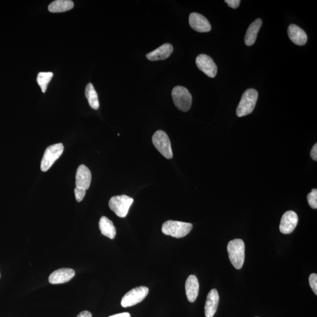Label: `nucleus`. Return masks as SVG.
<instances>
[{
  "label": "nucleus",
  "mask_w": 317,
  "mask_h": 317,
  "mask_svg": "<svg viewBox=\"0 0 317 317\" xmlns=\"http://www.w3.org/2000/svg\"><path fill=\"white\" fill-rule=\"evenodd\" d=\"M227 252L231 264L235 269H241L245 258V244L241 239H234L228 243Z\"/></svg>",
  "instance_id": "f257e3e1"
},
{
  "label": "nucleus",
  "mask_w": 317,
  "mask_h": 317,
  "mask_svg": "<svg viewBox=\"0 0 317 317\" xmlns=\"http://www.w3.org/2000/svg\"><path fill=\"white\" fill-rule=\"evenodd\" d=\"M259 97L258 92L255 89H248L242 95L238 104L236 114L238 117H243L249 115L253 111Z\"/></svg>",
  "instance_id": "f03ea898"
},
{
  "label": "nucleus",
  "mask_w": 317,
  "mask_h": 317,
  "mask_svg": "<svg viewBox=\"0 0 317 317\" xmlns=\"http://www.w3.org/2000/svg\"><path fill=\"white\" fill-rule=\"evenodd\" d=\"M192 228L193 225L189 223L168 220L163 224L162 231L163 234L167 236L179 238L187 236Z\"/></svg>",
  "instance_id": "7ed1b4c3"
},
{
  "label": "nucleus",
  "mask_w": 317,
  "mask_h": 317,
  "mask_svg": "<svg viewBox=\"0 0 317 317\" xmlns=\"http://www.w3.org/2000/svg\"><path fill=\"white\" fill-rule=\"evenodd\" d=\"M172 97L174 105L181 111L187 112L191 109L192 97L187 88L181 86L174 87L172 91Z\"/></svg>",
  "instance_id": "20e7f679"
},
{
  "label": "nucleus",
  "mask_w": 317,
  "mask_h": 317,
  "mask_svg": "<svg viewBox=\"0 0 317 317\" xmlns=\"http://www.w3.org/2000/svg\"><path fill=\"white\" fill-rule=\"evenodd\" d=\"M133 202L134 199L128 196H115L110 199L109 207L117 216L123 218L127 216Z\"/></svg>",
  "instance_id": "39448f33"
},
{
  "label": "nucleus",
  "mask_w": 317,
  "mask_h": 317,
  "mask_svg": "<svg viewBox=\"0 0 317 317\" xmlns=\"http://www.w3.org/2000/svg\"><path fill=\"white\" fill-rule=\"evenodd\" d=\"M152 142L155 148L166 159H172L173 152L168 135L165 132L159 130L152 137Z\"/></svg>",
  "instance_id": "423d86ee"
},
{
  "label": "nucleus",
  "mask_w": 317,
  "mask_h": 317,
  "mask_svg": "<svg viewBox=\"0 0 317 317\" xmlns=\"http://www.w3.org/2000/svg\"><path fill=\"white\" fill-rule=\"evenodd\" d=\"M64 150L62 144H56L49 146L44 152L41 162V170L42 172H47L56 160L61 156Z\"/></svg>",
  "instance_id": "0eeeda50"
},
{
  "label": "nucleus",
  "mask_w": 317,
  "mask_h": 317,
  "mask_svg": "<svg viewBox=\"0 0 317 317\" xmlns=\"http://www.w3.org/2000/svg\"><path fill=\"white\" fill-rule=\"evenodd\" d=\"M149 293V288L140 286L134 288L124 295L121 301V305L124 308L132 307L140 303Z\"/></svg>",
  "instance_id": "6e6552de"
},
{
  "label": "nucleus",
  "mask_w": 317,
  "mask_h": 317,
  "mask_svg": "<svg viewBox=\"0 0 317 317\" xmlns=\"http://www.w3.org/2000/svg\"><path fill=\"white\" fill-rule=\"evenodd\" d=\"M196 64L199 70L210 78H215L217 73L216 64L211 56L201 54L196 59Z\"/></svg>",
  "instance_id": "1a4fd4ad"
},
{
  "label": "nucleus",
  "mask_w": 317,
  "mask_h": 317,
  "mask_svg": "<svg viewBox=\"0 0 317 317\" xmlns=\"http://www.w3.org/2000/svg\"><path fill=\"white\" fill-rule=\"evenodd\" d=\"M188 22L191 28L199 33H208L212 29L211 25L208 20L201 14L191 13Z\"/></svg>",
  "instance_id": "9d476101"
},
{
  "label": "nucleus",
  "mask_w": 317,
  "mask_h": 317,
  "mask_svg": "<svg viewBox=\"0 0 317 317\" xmlns=\"http://www.w3.org/2000/svg\"><path fill=\"white\" fill-rule=\"evenodd\" d=\"M298 221V217L296 213L291 211L285 213L281 219V233L288 234L293 232L297 225Z\"/></svg>",
  "instance_id": "9b49d317"
},
{
  "label": "nucleus",
  "mask_w": 317,
  "mask_h": 317,
  "mask_svg": "<svg viewBox=\"0 0 317 317\" xmlns=\"http://www.w3.org/2000/svg\"><path fill=\"white\" fill-rule=\"evenodd\" d=\"M75 271L69 268H64L54 271L49 276V282L52 284H63L69 282L75 276Z\"/></svg>",
  "instance_id": "f8f14e48"
},
{
  "label": "nucleus",
  "mask_w": 317,
  "mask_h": 317,
  "mask_svg": "<svg viewBox=\"0 0 317 317\" xmlns=\"http://www.w3.org/2000/svg\"><path fill=\"white\" fill-rule=\"evenodd\" d=\"M92 179L91 172L86 166L81 165L77 171L76 184L77 187L88 189Z\"/></svg>",
  "instance_id": "ddd939ff"
},
{
  "label": "nucleus",
  "mask_w": 317,
  "mask_h": 317,
  "mask_svg": "<svg viewBox=\"0 0 317 317\" xmlns=\"http://www.w3.org/2000/svg\"><path fill=\"white\" fill-rule=\"evenodd\" d=\"M288 34L290 40L297 45H304L307 43V35L300 27L291 24L288 28Z\"/></svg>",
  "instance_id": "4468645a"
},
{
  "label": "nucleus",
  "mask_w": 317,
  "mask_h": 317,
  "mask_svg": "<svg viewBox=\"0 0 317 317\" xmlns=\"http://www.w3.org/2000/svg\"><path fill=\"white\" fill-rule=\"evenodd\" d=\"M173 51L172 45L166 43L160 46L157 49L149 52L146 55L149 60L156 61V60H165L168 58Z\"/></svg>",
  "instance_id": "2eb2a0df"
},
{
  "label": "nucleus",
  "mask_w": 317,
  "mask_h": 317,
  "mask_svg": "<svg viewBox=\"0 0 317 317\" xmlns=\"http://www.w3.org/2000/svg\"><path fill=\"white\" fill-rule=\"evenodd\" d=\"M219 302V295L216 289L210 291L206 299L205 312L206 317H213L216 312Z\"/></svg>",
  "instance_id": "dca6fc26"
},
{
  "label": "nucleus",
  "mask_w": 317,
  "mask_h": 317,
  "mask_svg": "<svg viewBox=\"0 0 317 317\" xmlns=\"http://www.w3.org/2000/svg\"><path fill=\"white\" fill-rule=\"evenodd\" d=\"M185 289L188 301L194 302L197 300L199 291V283L198 278L191 275L187 278L185 284Z\"/></svg>",
  "instance_id": "f3484780"
},
{
  "label": "nucleus",
  "mask_w": 317,
  "mask_h": 317,
  "mask_svg": "<svg viewBox=\"0 0 317 317\" xmlns=\"http://www.w3.org/2000/svg\"><path fill=\"white\" fill-rule=\"evenodd\" d=\"M262 26V20L261 19L256 20L252 22L245 34L244 41L247 46H251L255 43L257 39L258 34Z\"/></svg>",
  "instance_id": "a211bd4d"
},
{
  "label": "nucleus",
  "mask_w": 317,
  "mask_h": 317,
  "mask_svg": "<svg viewBox=\"0 0 317 317\" xmlns=\"http://www.w3.org/2000/svg\"><path fill=\"white\" fill-rule=\"evenodd\" d=\"M99 227L104 236L113 239L116 236V228L111 220L105 216L101 217L99 222Z\"/></svg>",
  "instance_id": "6ab92c4d"
},
{
  "label": "nucleus",
  "mask_w": 317,
  "mask_h": 317,
  "mask_svg": "<svg viewBox=\"0 0 317 317\" xmlns=\"http://www.w3.org/2000/svg\"><path fill=\"white\" fill-rule=\"evenodd\" d=\"M74 4L71 0H56L48 6V10L51 13H62L74 8Z\"/></svg>",
  "instance_id": "aec40b11"
},
{
  "label": "nucleus",
  "mask_w": 317,
  "mask_h": 317,
  "mask_svg": "<svg viewBox=\"0 0 317 317\" xmlns=\"http://www.w3.org/2000/svg\"><path fill=\"white\" fill-rule=\"evenodd\" d=\"M85 97L88 99L89 105L92 109L98 110L99 108V103L97 91L95 90L93 84L89 83L85 88Z\"/></svg>",
  "instance_id": "412c9836"
},
{
  "label": "nucleus",
  "mask_w": 317,
  "mask_h": 317,
  "mask_svg": "<svg viewBox=\"0 0 317 317\" xmlns=\"http://www.w3.org/2000/svg\"><path fill=\"white\" fill-rule=\"evenodd\" d=\"M53 77V73L51 72H41L38 74L37 81L39 86L40 87L41 91L45 93L47 91L48 85L51 81Z\"/></svg>",
  "instance_id": "4be33fe9"
},
{
  "label": "nucleus",
  "mask_w": 317,
  "mask_h": 317,
  "mask_svg": "<svg viewBox=\"0 0 317 317\" xmlns=\"http://www.w3.org/2000/svg\"><path fill=\"white\" fill-rule=\"evenodd\" d=\"M308 204L314 209L317 208V190L314 188L307 196Z\"/></svg>",
  "instance_id": "5701e85b"
},
{
  "label": "nucleus",
  "mask_w": 317,
  "mask_h": 317,
  "mask_svg": "<svg viewBox=\"0 0 317 317\" xmlns=\"http://www.w3.org/2000/svg\"><path fill=\"white\" fill-rule=\"evenodd\" d=\"M309 284L315 295H317V275L312 273L309 277Z\"/></svg>",
  "instance_id": "b1692460"
},
{
  "label": "nucleus",
  "mask_w": 317,
  "mask_h": 317,
  "mask_svg": "<svg viewBox=\"0 0 317 317\" xmlns=\"http://www.w3.org/2000/svg\"><path fill=\"white\" fill-rule=\"evenodd\" d=\"M75 196H76V200L78 202H81L83 200L85 194H86V190L80 187H76L74 189Z\"/></svg>",
  "instance_id": "393cba45"
},
{
  "label": "nucleus",
  "mask_w": 317,
  "mask_h": 317,
  "mask_svg": "<svg viewBox=\"0 0 317 317\" xmlns=\"http://www.w3.org/2000/svg\"><path fill=\"white\" fill-rule=\"evenodd\" d=\"M226 3L231 8L236 9L240 6L241 1L240 0H226Z\"/></svg>",
  "instance_id": "a878e982"
},
{
  "label": "nucleus",
  "mask_w": 317,
  "mask_h": 317,
  "mask_svg": "<svg viewBox=\"0 0 317 317\" xmlns=\"http://www.w3.org/2000/svg\"><path fill=\"white\" fill-rule=\"evenodd\" d=\"M311 158L316 161L317 160V144H315L311 149Z\"/></svg>",
  "instance_id": "bb28decb"
},
{
  "label": "nucleus",
  "mask_w": 317,
  "mask_h": 317,
  "mask_svg": "<svg viewBox=\"0 0 317 317\" xmlns=\"http://www.w3.org/2000/svg\"><path fill=\"white\" fill-rule=\"evenodd\" d=\"M77 317H92V315L90 311H84L80 312Z\"/></svg>",
  "instance_id": "cd10ccee"
},
{
  "label": "nucleus",
  "mask_w": 317,
  "mask_h": 317,
  "mask_svg": "<svg viewBox=\"0 0 317 317\" xmlns=\"http://www.w3.org/2000/svg\"><path fill=\"white\" fill-rule=\"evenodd\" d=\"M108 317H131V316L130 313L123 312V313H119V314H117L113 315L111 316H109Z\"/></svg>",
  "instance_id": "c85d7f7f"
},
{
  "label": "nucleus",
  "mask_w": 317,
  "mask_h": 317,
  "mask_svg": "<svg viewBox=\"0 0 317 317\" xmlns=\"http://www.w3.org/2000/svg\"><path fill=\"white\" fill-rule=\"evenodd\" d=\"M256 317H259V316H256Z\"/></svg>",
  "instance_id": "c756f323"
}]
</instances>
